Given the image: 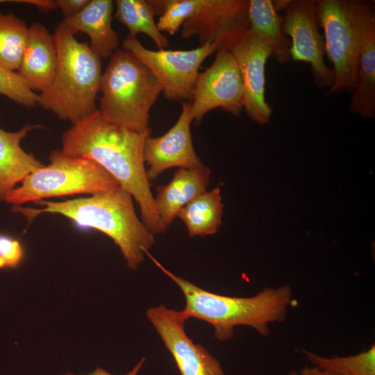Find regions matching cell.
Returning <instances> with one entry per match:
<instances>
[{
    "label": "cell",
    "mask_w": 375,
    "mask_h": 375,
    "mask_svg": "<svg viewBox=\"0 0 375 375\" xmlns=\"http://www.w3.org/2000/svg\"><path fill=\"white\" fill-rule=\"evenodd\" d=\"M150 133L112 125L97 109L63 133L60 150L69 156L93 160L107 171L135 200L141 221L155 235L167 228L158 213L145 169L144 147Z\"/></svg>",
    "instance_id": "1"
},
{
    "label": "cell",
    "mask_w": 375,
    "mask_h": 375,
    "mask_svg": "<svg viewBox=\"0 0 375 375\" xmlns=\"http://www.w3.org/2000/svg\"><path fill=\"white\" fill-rule=\"evenodd\" d=\"M133 197L119 185L90 197L51 201L39 200L41 208L12 206V211L22 214L28 222L42 213L65 216L81 227L97 229L110 237L119 247L132 270H136L155 242L151 233L136 215Z\"/></svg>",
    "instance_id": "2"
},
{
    "label": "cell",
    "mask_w": 375,
    "mask_h": 375,
    "mask_svg": "<svg viewBox=\"0 0 375 375\" xmlns=\"http://www.w3.org/2000/svg\"><path fill=\"white\" fill-rule=\"evenodd\" d=\"M152 262L181 289L185 299L183 311L187 317L197 318L212 325L219 341L233 337L234 328L244 325L254 328L262 336L269 334V324L284 322L292 302L290 285L265 288L251 297H228L212 293L175 275L163 267L149 251Z\"/></svg>",
    "instance_id": "3"
},
{
    "label": "cell",
    "mask_w": 375,
    "mask_h": 375,
    "mask_svg": "<svg viewBox=\"0 0 375 375\" xmlns=\"http://www.w3.org/2000/svg\"><path fill=\"white\" fill-rule=\"evenodd\" d=\"M57 66L51 85L39 94L43 109L75 124L97 110L95 104L101 78V59L85 42L60 22L53 33Z\"/></svg>",
    "instance_id": "4"
},
{
    "label": "cell",
    "mask_w": 375,
    "mask_h": 375,
    "mask_svg": "<svg viewBox=\"0 0 375 375\" xmlns=\"http://www.w3.org/2000/svg\"><path fill=\"white\" fill-rule=\"evenodd\" d=\"M99 92V111L107 122L139 133H151L149 111L162 88L133 53L115 51L101 75Z\"/></svg>",
    "instance_id": "5"
},
{
    "label": "cell",
    "mask_w": 375,
    "mask_h": 375,
    "mask_svg": "<svg viewBox=\"0 0 375 375\" xmlns=\"http://www.w3.org/2000/svg\"><path fill=\"white\" fill-rule=\"evenodd\" d=\"M317 6L325 53L334 74L327 94L352 92L360 51L369 33L375 30L374 3L363 0H317Z\"/></svg>",
    "instance_id": "6"
},
{
    "label": "cell",
    "mask_w": 375,
    "mask_h": 375,
    "mask_svg": "<svg viewBox=\"0 0 375 375\" xmlns=\"http://www.w3.org/2000/svg\"><path fill=\"white\" fill-rule=\"evenodd\" d=\"M50 163L28 174L6 193L3 201L19 206L45 198L77 194H94L119 186L100 165L83 156H69L61 150L49 156Z\"/></svg>",
    "instance_id": "7"
},
{
    "label": "cell",
    "mask_w": 375,
    "mask_h": 375,
    "mask_svg": "<svg viewBox=\"0 0 375 375\" xmlns=\"http://www.w3.org/2000/svg\"><path fill=\"white\" fill-rule=\"evenodd\" d=\"M122 47L152 72L164 97L172 101L192 99L201 63L218 50L215 44L208 43L191 50L153 51L128 35Z\"/></svg>",
    "instance_id": "8"
},
{
    "label": "cell",
    "mask_w": 375,
    "mask_h": 375,
    "mask_svg": "<svg viewBox=\"0 0 375 375\" xmlns=\"http://www.w3.org/2000/svg\"><path fill=\"white\" fill-rule=\"evenodd\" d=\"M282 18L284 33L290 38V59L310 65L317 88H330L334 74L324 60L325 43L319 31L317 0H292Z\"/></svg>",
    "instance_id": "9"
},
{
    "label": "cell",
    "mask_w": 375,
    "mask_h": 375,
    "mask_svg": "<svg viewBox=\"0 0 375 375\" xmlns=\"http://www.w3.org/2000/svg\"><path fill=\"white\" fill-rule=\"evenodd\" d=\"M248 6L249 0H201L183 24L181 36L197 35L200 46L215 44L218 50L231 51L250 32Z\"/></svg>",
    "instance_id": "10"
},
{
    "label": "cell",
    "mask_w": 375,
    "mask_h": 375,
    "mask_svg": "<svg viewBox=\"0 0 375 375\" xmlns=\"http://www.w3.org/2000/svg\"><path fill=\"white\" fill-rule=\"evenodd\" d=\"M243 87L236 62L228 50L216 51L212 64L199 73L190 107L198 124L209 111L220 108L238 116L242 109Z\"/></svg>",
    "instance_id": "11"
},
{
    "label": "cell",
    "mask_w": 375,
    "mask_h": 375,
    "mask_svg": "<svg viewBox=\"0 0 375 375\" xmlns=\"http://www.w3.org/2000/svg\"><path fill=\"white\" fill-rule=\"evenodd\" d=\"M147 317L172 356L181 375H226L219 361L185 331L188 319L183 310L162 304L147 310Z\"/></svg>",
    "instance_id": "12"
},
{
    "label": "cell",
    "mask_w": 375,
    "mask_h": 375,
    "mask_svg": "<svg viewBox=\"0 0 375 375\" xmlns=\"http://www.w3.org/2000/svg\"><path fill=\"white\" fill-rule=\"evenodd\" d=\"M243 87L242 106L249 118L261 125L269 122L272 109L265 99V67L272 56L269 47L249 32L231 49Z\"/></svg>",
    "instance_id": "13"
},
{
    "label": "cell",
    "mask_w": 375,
    "mask_h": 375,
    "mask_svg": "<svg viewBox=\"0 0 375 375\" xmlns=\"http://www.w3.org/2000/svg\"><path fill=\"white\" fill-rule=\"evenodd\" d=\"M190 107L191 102L183 103L176 122L166 133L156 138L150 135L147 137L144 156L150 182L172 167L193 169L203 165L193 147Z\"/></svg>",
    "instance_id": "14"
},
{
    "label": "cell",
    "mask_w": 375,
    "mask_h": 375,
    "mask_svg": "<svg viewBox=\"0 0 375 375\" xmlns=\"http://www.w3.org/2000/svg\"><path fill=\"white\" fill-rule=\"evenodd\" d=\"M57 66L53 34L36 22L28 28L26 45L18 74L32 90L42 92L51 84Z\"/></svg>",
    "instance_id": "15"
},
{
    "label": "cell",
    "mask_w": 375,
    "mask_h": 375,
    "mask_svg": "<svg viewBox=\"0 0 375 375\" xmlns=\"http://www.w3.org/2000/svg\"><path fill=\"white\" fill-rule=\"evenodd\" d=\"M210 173L204 165L193 169L178 168L169 183L156 187V209L167 228L187 204L206 191Z\"/></svg>",
    "instance_id": "16"
},
{
    "label": "cell",
    "mask_w": 375,
    "mask_h": 375,
    "mask_svg": "<svg viewBox=\"0 0 375 375\" xmlns=\"http://www.w3.org/2000/svg\"><path fill=\"white\" fill-rule=\"evenodd\" d=\"M113 6L111 0H90L78 13L62 21L75 35L85 33L90 47L101 59L111 57L119 46V36L112 27Z\"/></svg>",
    "instance_id": "17"
},
{
    "label": "cell",
    "mask_w": 375,
    "mask_h": 375,
    "mask_svg": "<svg viewBox=\"0 0 375 375\" xmlns=\"http://www.w3.org/2000/svg\"><path fill=\"white\" fill-rule=\"evenodd\" d=\"M42 127L27 124L16 132L0 128V201L28 174L44 166L21 147L22 140L30 131Z\"/></svg>",
    "instance_id": "18"
},
{
    "label": "cell",
    "mask_w": 375,
    "mask_h": 375,
    "mask_svg": "<svg viewBox=\"0 0 375 375\" xmlns=\"http://www.w3.org/2000/svg\"><path fill=\"white\" fill-rule=\"evenodd\" d=\"M248 19L250 32L269 47L279 64H286L290 59L291 41L284 33L283 18L272 0H249Z\"/></svg>",
    "instance_id": "19"
},
{
    "label": "cell",
    "mask_w": 375,
    "mask_h": 375,
    "mask_svg": "<svg viewBox=\"0 0 375 375\" xmlns=\"http://www.w3.org/2000/svg\"><path fill=\"white\" fill-rule=\"evenodd\" d=\"M349 101L351 112L365 119L375 117V30L369 33L360 51L356 82Z\"/></svg>",
    "instance_id": "20"
},
{
    "label": "cell",
    "mask_w": 375,
    "mask_h": 375,
    "mask_svg": "<svg viewBox=\"0 0 375 375\" xmlns=\"http://www.w3.org/2000/svg\"><path fill=\"white\" fill-rule=\"evenodd\" d=\"M223 203L219 188L206 191L187 204L178 214L189 237L217 233L222 224Z\"/></svg>",
    "instance_id": "21"
},
{
    "label": "cell",
    "mask_w": 375,
    "mask_h": 375,
    "mask_svg": "<svg viewBox=\"0 0 375 375\" xmlns=\"http://www.w3.org/2000/svg\"><path fill=\"white\" fill-rule=\"evenodd\" d=\"M115 17L129 31L128 36L144 33L153 40L160 49L168 47L167 38L159 31L155 22L154 10L146 0H117Z\"/></svg>",
    "instance_id": "22"
},
{
    "label": "cell",
    "mask_w": 375,
    "mask_h": 375,
    "mask_svg": "<svg viewBox=\"0 0 375 375\" xmlns=\"http://www.w3.org/2000/svg\"><path fill=\"white\" fill-rule=\"evenodd\" d=\"M28 27L25 21L12 13L0 11V66L18 70L26 45Z\"/></svg>",
    "instance_id": "23"
},
{
    "label": "cell",
    "mask_w": 375,
    "mask_h": 375,
    "mask_svg": "<svg viewBox=\"0 0 375 375\" xmlns=\"http://www.w3.org/2000/svg\"><path fill=\"white\" fill-rule=\"evenodd\" d=\"M306 358L314 367L340 375H375V344L366 351L349 356L327 358L303 350Z\"/></svg>",
    "instance_id": "24"
},
{
    "label": "cell",
    "mask_w": 375,
    "mask_h": 375,
    "mask_svg": "<svg viewBox=\"0 0 375 375\" xmlns=\"http://www.w3.org/2000/svg\"><path fill=\"white\" fill-rule=\"evenodd\" d=\"M200 3L201 0H164V11L156 23L159 31L174 35Z\"/></svg>",
    "instance_id": "25"
},
{
    "label": "cell",
    "mask_w": 375,
    "mask_h": 375,
    "mask_svg": "<svg viewBox=\"0 0 375 375\" xmlns=\"http://www.w3.org/2000/svg\"><path fill=\"white\" fill-rule=\"evenodd\" d=\"M0 94L25 106L38 103L39 94L32 90L18 72L7 70L0 66Z\"/></svg>",
    "instance_id": "26"
},
{
    "label": "cell",
    "mask_w": 375,
    "mask_h": 375,
    "mask_svg": "<svg viewBox=\"0 0 375 375\" xmlns=\"http://www.w3.org/2000/svg\"><path fill=\"white\" fill-rule=\"evenodd\" d=\"M24 257L20 242L10 235L0 233V269L15 267Z\"/></svg>",
    "instance_id": "27"
},
{
    "label": "cell",
    "mask_w": 375,
    "mask_h": 375,
    "mask_svg": "<svg viewBox=\"0 0 375 375\" xmlns=\"http://www.w3.org/2000/svg\"><path fill=\"white\" fill-rule=\"evenodd\" d=\"M90 0H57L58 8L61 10L64 19L69 18L78 13Z\"/></svg>",
    "instance_id": "28"
},
{
    "label": "cell",
    "mask_w": 375,
    "mask_h": 375,
    "mask_svg": "<svg viewBox=\"0 0 375 375\" xmlns=\"http://www.w3.org/2000/svg\"><path fill=\"white\" fill-rule=\"evenodd\" d=\"M144 358H142L131 371L125 375H138L140 369L144 362ZM64 375H76L72 373H65ZM88 375H113L101 367H97L93 372Z\"/></svg>",
    "instance_id": "29"
},
{
    "label": "cell",
    "mask_w": 375,
    "mask_h": 375,
    "mask_svg": "<svg viewBox=\"0 0 375 375\" xmlns=\"http://www.w3.org/2000/svg\"><path fill=\"white\" fill-rule=\"evenodd\" d=\"M299 375H340L333 372L321 369L316 367L305 366L299 372Z\"/></svg>",
    "instance_id": "30"
},
{
    "label": "cell",
    "mask_w": 375,
    "mask_h": 375,
    "mask_svg": "<svg viewBox=\"0 0 375 375\" xmlns=\"http://www.w3.org/2000/svg\"><path fill=\"white\" fill-rule=\"evenodd\" d=\"M292 0H272L275 10L278 12L285 10L290 5Z\"/></svg>",
    "instance_id": "31"
},
{
    "label": "cell",
    "mask_w": 375,
    "mask_h": 375,
    "mask_svg": "<svg viewBox=\"0 0 375 375\" xmlns=\"http://www.w3.org/2000/svg\"><path fill=\"white\" fill-rule=\"evenodd\" d=\"M27 3L26 0H0V4L1 3Z\"/></svg>",
    "instance_id": "32"
},
{
    "label": "cell",
    "mask_w": 375,
    "mask_h": 375,
    "mask_svg": "<svg viewBox=\"0 0 375 375\" xmlns=\"http://www.w3.org/2000/svg\"><path fill=\"white\" fill-rule=\"evenodd\" d=\"M288 375H299V373L295 372V371H291L289 372Z\"/></svg>",
    "instance_id": "33"
}]
</instances>
